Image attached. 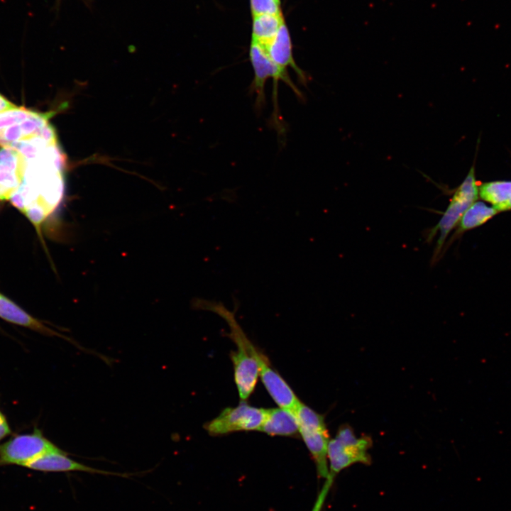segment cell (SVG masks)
I'll use <instances>...</instances> for the list:
<instances>
[{
  "label": "cell",
  "mask_w": 511,
  "mask_h": 511,
  "mask_svg": "<svg viewBox=\"0 0 511 511\" xmlns=\"http://www.w3.org/2000/svg\"><path fill=\"white\" fill-rule=\"evenodd\" d=\"M25 159L23 181L9 200L39 229L62 200L65 158L57 143Z\"/></svg>",
  "instance_id": "cell-1"
},
{
  "label": "cell",
  "mask_w": 511,
  "mask_h": 511,
  "mask_svg": "<svg viewBox=\"0 0 511 511\" xmlns=\"http://www.w3.org/2000/svg\"><path fill=\"white\" fill-rule=\"evenodd\" d=\"M224 319L230 328L229 336L237 346L231 353L234 369V379L241 400H246L253 392L260 371L270 367L268 358L248 339L238 324L234 313L228 314Z\"/></svg>",
  "instance_id": "cell-2"
},
{
  "label": "cell",
  "mask_w": 511,
  "mask_h": 511,
  "mask_svg": "<svg viewBox=\"0 0 511 511\" xmlns=\"http://www.w3.org/2000/svg\"><path fill=\"white\" fill-rule=\"evenodd\" d=\"M478 188L474 169L471 167L465 180L456 189L449 204L436 225L429 229L425 235L427 243L432 242L438 234V239L433 253L432 263L434 265L441 257L446 239L459 222L465 211L478 198Z\"/></svg>",
  "instance_id": "cell-3"
},
{
  "label": "cell",
  "mask_w": 511,
  "mask_h": 511,
  "mask_svg": "<svg viewBox=\"0 0 511 511\" xmlns=\"http://www.w3.org/2000/svg\"><path fill=\"white\" fill-rule=\"evenodd\" d=\"M372 445L369 436L358 437L350 425L340 426L328 445L329 476L334 479L341 471L356 463L370 465L369 449Z\"/></svg>",
  "instance_id": "cell-4"
},
{
  "label": "cell",
  "mask_w": 511,
  "mask_h": 511,
  "mask_svg": "<svg viewBox=\"0 0 511 511\" xmlns=\"http://www.w3.org/2000/svg\"><path fill=\"white\" fill-rule=\"evenodd\" d=\"M300 434L315 463L319 477H329L327 458L328 445L330 441L324 417L301 402L295 412Z\"/></svg>",
  "instance_id": "cell-5"
},
{
  "label": "cell",
  "mask_w": 511,
  "mask_h": 511,
  "mask_svg": "<svg viewBox=\"0 0 511 511\" xmlns=\"http://www.w3.org/2000/svg\"><path fill=\"white\" fill-rule=\"evenodd\" d=\"M249 59L254 72L251 91L256 94V104L258 109L262 108L265 104V85L266 80L270 77L273 78L274 82L273 97L275 99V104L278 83L280 80L287 84L299 97H302L300 90L291 80L287 71L280 68L271 60L265 47L251 40Z\"/></svg>",
  "instance_id": "cell-6"
},
{
  "label": "cell",
  "mask_w": 511,
  "mask_h": 511,
  "mask_svg": "<svg viewBox=\"0 0 511 511\" xmlns=\"http://www.w3.org/2000/svg\"><path fill=\"white\" fill-rule=\"evenodd\" d=\"M60 449L35 428L31 433L16 435L0 444V467H26L38 457Z\"/></svg>",
  "instance_id": "cell-7"
},
{
  "label": "cell",
  "mask_w": 511,
  "mask_h": 511,
  "mask_svg": "<svg viewBox=\"0 0 511 511\" xmlns=\"http://www.w3.org/2000/svg\"><path fill=\"white\" fill-rule=\"evenodd\" d=\"M268 409L248 405L245 402L225 408L216 418L207 422L204 429L211 436L241 431H259L267 416Z\"/></svg>",
  "instance_id": "cell-8"
},
{
  "label": "cell",
  "mask_w": 511,
  "mask_h": 511,
  "mask_svg": "<svg viewBox=\"0 0 511 511\" xmlns=\"http://www.w3.org/2000/svg\"><path fill=\"white\" fill-rule=\"evenodd\" d=\"M26 160L12 147L0 148V201L9 200L20 187L25 173Z\"/></svg>",
  "instance_id": "cell-9"
},
{
  "label": "cell",
  "mask_w": 511,
  "mask_h": 511,
  "mask_svg": "<svg viewBox=\"0 0 511 511\" xmlns=\"http://www.w3.org/2000/svg\"><path fill=\"white\" fill-rule=\"evenodd\" d=\"M26 468L41 472L81 471L89 473L126 476V474L113 473L94 468L75 461L67 456L63 450L47 453L29 463Z\"/></svg>",
  "instance_id": "cell-10"
},
{
  "label": "cell",
  "mask_w": 511,
  "mask_h": 511,
  "mask_svg": "<svg viewBox=\"0 0 511 511\" xmlns=\"http://www.w3.org/2000/svg\"><path fill=\"white\" fill-rule=\"evenodd\" d=\"M271 60L280 68L287 70L290 67L303 84H306L307 77L304 71L296 64L292 55V45L285 22L284 21L275 36L265 48Z\"/></svg>",
  "instance_id": "cell-11"
},
{
  "label": "cell",
  "mask_w": 511,
  "mask_h": 511,
  "mask_svg": "<svg viewBox=\"0 0 511 511\" xmlns=\"http://www.w3.org/2000/svg\"><path fill=\"white\" fill-rule=\"evenodd\" d=\"M48 116L33 111L26 119L0 131V146H11L41 133L49 124Z\"/></svg>",
  "instance_id": "cell-12"
},
{
  "label": "cell",
  "mask_w": 511,
  "mask_h": 511,
  "mask_svg": "<svg viewBox=\"0 0 511 511\" xmlns=\"http://www.w3.org/2000/svg\"><path fill=\"white\" fill-rule=\"evenodd\" d=\"M0 318L8 322L31 329L47 336H58L65 339L72 344H75V342L72 341L69 338L54 331L38 319L32 317L1 293H0Z\"/></svg>",
  "instance_id": "cell-13"
},
{
  "label": "cell",
  "mask_w": 511,
  "mask_h": 511,
  "mask_svg": "<svg viewBox=\"0 0 511 511\" xmlns=\"http://www.w3.org/2000/svg\"><path fill=\"white\" fill-rule=\"evenodd\" d=\"M259 431L270 436H294L300 434L295 413L281 407L268 409L267 416Z\"/></svg>",
  "instance_id": "cell-14"
},
{
  "label": "cell",
  "mask_w": 511,
  "mask_h": 511,
  "mask_svg": "<svg viewBox=\"0 0 511 511\" xmlns=\"http://www.w3.org/2000/svg\"><path fill=\"white\" fill-rule=\"evenodd\" d=\"M285 21L282 14H261L253 16L252 40L266 48Z\"/></svg>",
  "instance_id": "cell-15"
},
{
  "label": "cell",
  "mask_w": 511,
  "mask_h": 511,
  "mask_svg": "<svg viewBox=\"0 0 511 511\" xmlns=\"http://www.w3.org/2000/svg\"><path fill=\"white\" fill-rule=\"evenodd\" d=\"M478 192L498 211L511 209V182H486L480 187Z\"/></svg>",
  "instance_id": "cell-16"
},
{
  "label": "cell",
  "mask_w": 511,
  "mask_h": 511,
  "mask_svg": "<svg viewBox=\"0 0 511 511\" xmlns=\"http://www.w3.org/2000/svg\"><path fill=\"white\" fill-rule=\"evenodd\" d=\"M497 212L493 207H488L482 202H475L461 216L457 233L482 225Z\"/></svg>",
  "instance_id": "cell-17"
},
{
  "label": "cell",
  "mask_w": 511,
  "mask_h": 511,
  "mask_svg": "<svg viewBox=\"0 0 511 511\" xmlns=\"http://www.w3.org/2000/svg\"><path fill=\"white\" fill-rule=\"evenodd\" d=\"M33 111L23 107L0 111V131L16 123L21 122L32 115Z\"/></svg>",
  "instance_id": "cell-18"
},
{
  "label": "cell",
  "mask_w": 511,
  "mask_h": 511,
  "mask_svg": "<svg viewBox=\"0 0 511 511\" xmlns=\"http://www.w3.org/2000/svg\"><path fill=\"white\" fill-rule=\"evenodd\" d=\"M252 16L261 14H282L278 0H250Z\"/></svg>",
  "instance_id": "cell-19"
},
{
  "label": "cell",
  "mask_w": 511,
  "mask_h": 511,
  "mask_svg": "<svg viewBox=\"0 0 511 511\" xmlns=\"http://www.w3.org/2000/svg\"><path fill=\"white\" fill-rule=\"evenodd\" d=\"M11 429L4 414L0 410V441L10 435Z\"/></svg>",
  "instance_id": "cell-20"
},
{
  "label": "cell",
  "mask_w": 511,
  "mask_h": 511,
  "mask_svg": "<svg viewBox=\"0 0 511 511\" xmlns=\"http://www.w3.org/2000/svg\"><path fill=\"white\" fill-rule=\"evenodd\" d=\"M17 106L0 94V111L12 109Z\"/></svg>",
  "instance_id": "cell-21"
},
{
  "label": "cell",
  "mask_w": 511,
  "mask_h": 511,
  "mask_svg": "<svg viewBox=\"0 0 511 511\" xmlns=\"http://www.w3.org/2000/svg\"><path fill=\"white\" fill-rule=\"evenodd\" d=\"M57 1H60V0H57Z\"/></svg>",
  "instance_id": "cell-22"
},
{
  "label": "cell",
  "mask_w": 511,
  "mask_h": 511,
  "mask_svg": "<svg viewBox=\"0 0 511 511\" xmlns=\"http://www.w3.org/2000/svg\"><path fill=\"white\" fill-rule=\"evenodd\" d=\"M278 1H280V0H278Z\"/></svg>",
  "instance_id": "cell-23"
}]
</instances>
